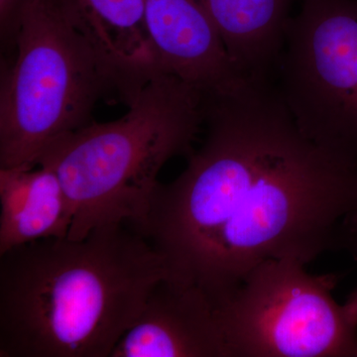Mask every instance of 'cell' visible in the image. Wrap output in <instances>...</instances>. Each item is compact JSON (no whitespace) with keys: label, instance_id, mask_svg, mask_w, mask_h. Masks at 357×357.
Segmentation results:
<instances>
[{"label":"cell","instance_id":"obj_1","mask_svg":"<svg viewBox=\"0 0 357 357\" xmlns=\"http://www.w3.org/2000/svg\"><path fill=\"white\" fill-rule=\"evenodd\" d=\"M204 126L202 146L133 227L169 278L218 307L267 260L357 259V157L301 132L270 73L206 93Z\"/></svg>","mask_w":357,"mask_h":357},{"label":"cell","instance_id":"obj_2","mask_svg":"<svg viewBox=\"0 0 357 357\" xmlns=\"http://www.w3.org/2000/svg\"><path fill=\"white\" fill-rule=\"evenodd\" d=\"M168 276L163 256L126 223L9 249L0 255V357H110Z\"/></svg>","mask_w":357,"mask_h":357},{"label":"cell","instance_id":"obj_3","mask_svg":"<svg viewBox=\"0 0 357 357\" xmlns=\"http://www.w3.org/2000/svg\"><path fill=\"white\" fill-rule=\"evenodd\" d=\"M206 93L158 70L116 121H91L66 133L40 155L36 166L56 173L73 210L68 238L93 229L139 225L149 211L158 175L177 155H189L204 126Z\"/></svg>","mask_w":357,"mask_h":357},{"label":"cell","instance_id":"obj_4","mask_svg":"<svg viewBox=\"0 0 357 357\" xmlns=\"http://www.w3.org/2000/svg\"><path fill=\"white\" fill-rule=\"evenodd\" d=\"M11 39L15 56L0 83V168H35L52 141L93 121L102 98L126 102L68 0H25Z\"/></svg>","mask_w":357,"mask_h":357},{"label":"cell","instance_id":"obj_5","mask_svg":"<svg viewBox=\"0 0 357 357\" xmlns=\"http://www.w3.org/2000/svg\"><path fill=\"white\" fill-rule=\"evenodd\" d=\"M337 275L267 260L215 307L227 357H357V326L333 299Z\"/></svg>","mask_w":357,"mask_h":357},{"label":"cell","instance_id":"obj_6","mask_svg":"<svg viewBox=\"0 0 357 357\" xmlns=\"http://www.w3.org/2000/svg\"><path fill=\"white\" fill-rule=\"evenodd\" d=\"M275 68L301 132L357 157V0H303Z\"/></svg>","mask_w":357,"mask_h":357},{"label":"cell","instance_id":"obj_7","mask_svg":"<svg viewBox=\"0 0 357 357\" xmlns=\"http://www.w3.org/2000/svg\"><path fill=\"white\" fill-rule=\"evenodd\" d=\"M110 357H227V351L208 296L167 277Z\"/></svg>","mask_w":357,"mask_h":357},{"label":"cell","instance_id":"obj_8","mask_svg":"<svg viewBox=\"0 0 357 357\" xmlns=\"http://www.w3.org/2000/svg\"><path fill=\"white\" fill-rule=\"evenodd\" d=\"M145 22L157 68L204 93L241 74L199 0H144Z\"/></svg>","mask_w":357,"mask_h":357},{"label":"cell","instance_id":"obj_9","mask_svg":"<svg viewBox=\"0 0 357 357\" xmlns=\"http://www.w3.org/2000/svg\"><path fill=\"white\" fill-rule=\"evenodd\" d=\"M77 22L121 79L128 100L158 70L144 0H68Z\"/></svg>","mask_w":357,"mask_h":357},{"label":"cell","instance_id":"obj_10","mask_svg":"<svg viewBox=\"0 0 357 357\" xmlns=\"http://www.w3.org/2000/svg\"><path fill=\"white\" fill-rule=\"evenodd\" d=\"M0 255L43 238H63L72 206L58 176L48 168H0Z\"/></svg>","mask_w":357,"mask_h":357},{"label":"cell","instance_id":"obj_11","mask_svg":"<svg viewBox=\"0 0 357 357\" xmlns=\"http://www.w3.org/2000/svg\"><path fill=\"white\" fill-rule=\"evenodd\" d=\"M234 67L267 73L276 67L292 0H199Z\"/></svg>","mask_w":357,"mask_h":357},{"label":"cell","instance_id":"obj_12","mask_svg":"<svg viewBox=\"0 0 357 357\" xmlns=\"http://www.w3.org/2000/svg\"><path fill=\"white\" fill-rule=\"evenodd\" d=\"M25 0H0V26L2 37L13 38L14 27Z\"/></svg>","mask_w":357,"mask_h":357},{"label":"cell","instance_id":"obj_13","mask_svg":"<svg viewBox=\"0 0 357 357\" xmlns=\"http://www.w3.org/2000/svg\"><path fill=\"white\" fill-rule=\"evenodd\" d=\"M344 307L347 318L354 325L357 326V290L349 296L347 303L344 305Z\"/></svg>","mask_w":357,"mask_h":357}]
</instances>
